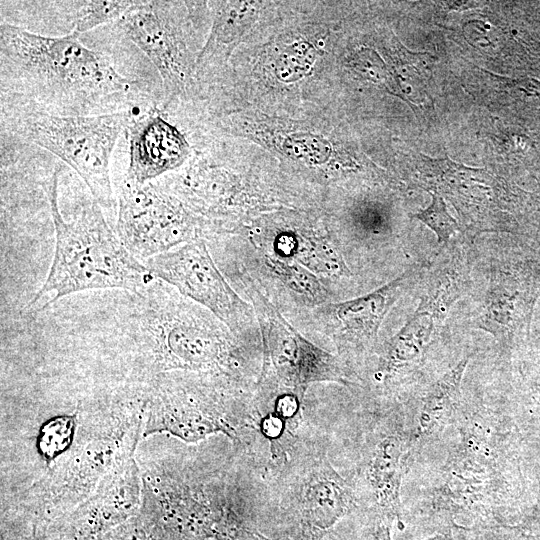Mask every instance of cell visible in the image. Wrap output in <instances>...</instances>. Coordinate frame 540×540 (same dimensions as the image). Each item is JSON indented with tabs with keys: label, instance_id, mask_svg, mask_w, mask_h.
Here are the masks:
<instances>
[{
	"label": "cell",
	"instance_id": "4fadbf2b",
	"mask_svg": "<svg viewBox=\"0 0 540 540\" xmlns=\"http://www.w3.org/2000/svg\"><path fill=\"white\" fill-rule=\"evenodd\" d=\"M471 261L463 247H453L427 269L419 287L416 313L430 317L439 327L452 306L471 287Z\"/></svg>",
	"mask_w": 540,
	"mask_h": 540
},
{
	"label": "cell",
	"instance_id": "6da1fadb",
	"mask_svg": "<svg viewBox=\"0 0 540 540\" xmlns=\"http://www.w3.org/2000/svg\"><path fill=\"white\" fill-rule=\"evenodd\" d=\"M80 34L45 36L2 21L1 95L19 104L67 116H90L134 108L136 82L120 74Z\"/></svg>",
	"mask_w": 540,
	"mask_h": 540
},
{
	"label": "cell",
	"instance_id": "7a4b0ae2",
	"mask_svg": "<svg viewBox=\"0 0 540 540\" xmlns=\"http://www.w3.org/2000/svg\"><path fill=\"white\" fill-rule=\"evenodd\" d=\"M229 239L228 274L245 279L284 310H307L354 297L352 271L328 226L275 222L237 226Z\"/></svg>",
	"mask_w": 540,
	"mask_h": 540
},
{
	"label": "cell",
	"instance_id": "8fae6325",
	"mask_svg": "<svg viewBox=\"0 0 540 540\" xmlns=\"http://www.w3.org/2000/svg\"><path fill=\"white\" fill-rule=\"evenodd\" d=\"M128 140L129 163L125 182L144 185L178 169L189 155L181 131L156 107L136 113L124 131Z\"/></svg>",
	"mask_w": 540,
	"mask_h": 540
},
{
	"label": "cell",
	"instance_id": "e0dca14e",
	"mask_svg": "<svg viewBox=\"0 0 540 540\" xmlns=\"http://www.w3.org/2000/svg\"><path fill=\"white\" fill-rule=\"evenodd\" d=\"M430 195L431 203L429 206L410 214V217L421 221L432 230L437 237L438 244H447L450 238L461 230L460 226L448 212L443 197L436 192H430Z\"/></svg>",
	"mask_w": 540,
	"mask_h": 540
},
{
	"label": "cell",
	"instance_id": "52a82bcc",
	"mask_svg": "<svg viewBox=\"0 0 540 540\" xmlns=\"http://www.w3.org/2000/svg\"><path fill=\"white\" fill-rule=\"evenodd\" d=\"M116 233L140 261L181 245L225 235L224 227L192 211L156 182L133 185L124 181L119 194Z\"/></svg>",
	"mask_w": 540,
	"mask_h": 540
},
{
	"label": "cell",
	"instance_id": "ffe728a7",
	"mask_svg": "<svg viewBox=\"0 0 540 540\" xmlns=\"http://www.w3.org/2000/svg\"><path fill=\"white\" fill-rule=\"evenodd\" d=\"M425 540H456L451 534H437Z\"/></svg>",
	"mask_w": 540,
	"mask_h": 540
},
{
	"label": "cell",
	"instance_id": "30bf717a",
	"mask_svg": "<svg viewBox=\"0 0 540 540\" xmlns=\"http://www.w3.org/2000/svg\"><path fill=\"white\" fill-rule=\"evenodd\" d=\"M177 2L143 1L117 25L158 70L168 98L185 89L190 68L177 20Z\"/></svg>",
	"mask_w": 540,
	"mask_h": 540
},
{
	"label": "cell",
	"instance_id": "d6986e66",
	"mask_svg": "<svg viewBox=\"0 0 540 540\" xmlns=\"http://www.w3.org/2000/svg\"><path fill=\"white\" fill-rule=\"evenodd\" d=\"M374 540H392L390 526L386 522L381 521L377 524Z\"/></svg>",
	"mask_w": 540,
	"mask_h": 540
},
{
	"label": "cell",
	"instance_id": "5b68a950",
	"mask_svg": "<svg viewBox=\"0 0 540 540\" xmlns=\"http://www.w3.org/2000/svg\"><path fill=\"white\" fill-rule=\"evenodd\" d=\"M3 108L2 129L60 158L81 177L101 208L112 207V153L135 107L90 116L58 115L23 104Z\"/></svg>",
	"mask_w": 540,
	"mask_h": 540
},
{
	"label": "cell",
	"instance_id": "9c48e42d",
	"mask_svg": "<svg viewBox=\"0 0 540 540\" xmlns=\"http://www.w3.org/2000/svg\"><path fill=\"white\" fill-rule=\"evenodd\" d=\"M424 264H414L384 285L362 295L316 307L293 323L310 326L330 339L336 355L358 378L357 369L375 356L379 332L391 308L418 279Z\"/></svg>",
	"mask_w": 540,
	"mask_h": 540
},
{
	"label": "cell",
	"instance_id": "7c38bea8",
	"mask_svg": "<svg viewBox=\"0 0 540 540\" xmlns=\"http://www.w3.org/2000/svg\"><path fill=\"white\" fill-rule=\"evenodd\" d=\"M416 447L413 433L378 427L370 436L361 472L367 493L383 517H400L401 484Z\"/></svg>",
	"mask_w": 540,
	"mask_h": 540
},
{
	"label": "cell",
	"instance_id": "9a60e30c",
	"mask_svg": "<svg viewBox=\"0 0 540 540\" xmlns=\"http://www.w3.org/2000/svg\"><path fill=\"white\" fill-rule=\"evenodd\" d=\"M470 356L462 358L427 389L413 433L417 447L438 437L452 421L461 401V383Z\"/></svg>",
	"mask_w": 540,
	"mask_h": 540
},
{
	"label": "cell",
	"instance_id": "5bb4252c",
	"mask_svg": "<svg viewBox=\"0 0 540 540\" xmlns=\"http://www.w3.org/2000/svg\"><path fill=\"white\" fill-rule=\"evenodd\" d=\"M439 329L428 316L414 312L405 324L376 351L374 379L390 388L401 377L423 362Z\"/></svg>",
	"mask_w": 540,
	"mask_h": 540
},
{
	"label": "cell",
	"instance_id": "ac0fdd59",
	"mask_svg": "<svg viewBox=\"0 0 540 540\" xmlns=\"http://www.w3.org/2000/svg\"><path fill=\"white\" fill-rule=\"evenodd\" d=\"M71 428L69 418H58L43 427L40 446L45 456L53 457L67 446L71 437Z\"/></svg>",
	"mask_w": 540,
	"mask_h": 540
},
{
	"label": "cell",
	"instance_id": "3957f363",
	"mask_svg": "<svg viewBox=\"0 0 540 540\" xmlns=\"http://www.w3.org/2000/svg\"><path fill=\"white\" fill-rule=\"evenodd\" d=\"M61 168L55 165L42 184L55 230L53 260L46 280L25 309L35 310L48 294H53L50 305L85 290L116 288L138 293L145 289L155 277L127 250L94 200L73 222L65 221L58 202Z\"/></svg>",
	"mask_w": 540,
	"mask_h": 540
},
{
	"label": "cell",
	"instance_id": "2e32d148",
	"mask_svg": "<svg viewBox=\"0 0 540 540\" xmlns=\"http://www.w3.org/2000/svg\"><path fill=\"white\" fill-rule=\"evenodd\" d=\"M143 1H77L74 29L78 34L85 33L97 26L112 21H119L127 13L136 9Z\"/></svg>",
	"mask_w": 540,
	"mask_h": 540
},
{
	"label": "cell",
	"instance_id": "ba28073f",
	"mask_svg": "<svg viewBox=\"0 0 540 540\" xmlns=\"http://www.w3.org/2000/svg\"><path fill=\"white\" fill-rule=\"evenodd\" d=\"M155 278L212 313L246 347L263 354L252 305L222 274L205 240H197L144 261Z\"/></svg>",
	"mask_w": 540,
	"mask_h": 540
},
{
	"label": "cell",
	"instance_id": "277c9868",
	"mask_svg": "<svg viewBox=\"0 0 540 540\" xmlns=\"http://www.w3.org/2000/svg\"><path fill=\"white\" fill-rule=\"evenodd\" d=\"M272 459L273 494L288 540H322L357 507L354 485L335 470L322 443L291 435Z\"/></svg>",
	"mask_w": 540,
	"mask_h": 540
},
{
	"label": "cell",
	"instance_id": "8992f818",
	"mask_svg": "<svg viewBox=\"0 0 540 540\" xmlns=\"http://www.w3.org/2000/svg\"><path fill=\"white\" fill-rule=\"evenodd\" d=\"M254 308L259 324L263 359L258 386L293 391L305 397L315 383L359 387L356 376L336 355L307 339L251 283L233 280ZM239 293V294H240Z\"/></svg>",
	"mask_w": 540,
	"mask_h": 540
}]
</instances>
